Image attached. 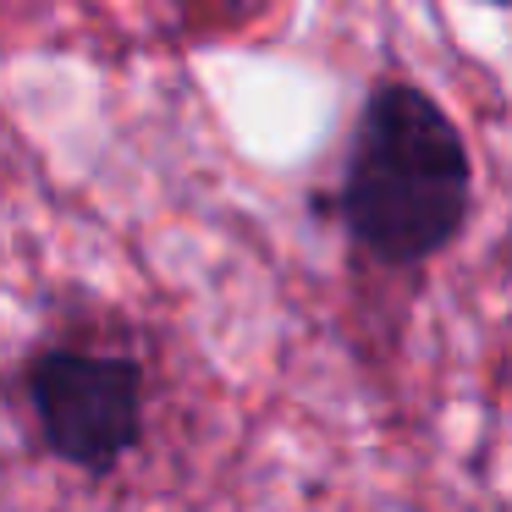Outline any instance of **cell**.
<instances>
[{
    "mask_svg": "<svg viewBox=\"0 0 512 512\" xmlns=\"http://www.w3.org/2000/svg\"><path fill=\"white\" fill-rule=\"evenodd\" d=\"M39 430L50 452H61L78 468H105L138 441L144 424V380L127 358L56 347L28 375Z\"/></svg>",
    "mask_w": 512,
    "mask_h": 512,
    "instance_id": "cell-2",
    "label": "cell"
},
{
    "mask_svg": "<svg viewBox=\"0 0 512 512\" xmlns=\"http://www.w3.org/2000/svg\"><path fill=\"white\" fill-rule=\"evenodd\" d=\"M468 149L452 116L424 89L386 83L364 105L342 182V215L358 248L386 265L441 254L468 215Z\"/></svg>",
    "mask_w": 512,
    "mask_h": 512,
    "instance_id": "cell-1",
    "label": "cell"
}]
</instances>
